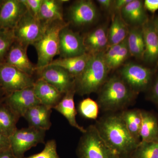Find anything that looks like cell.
I'll return each mask as SVG.
<instances>
[{
  "mask_svg": "<svg viewBox=\"0 0 158 158\" xmlns=\"http://www.w3.org/2000/svg\"><path fill=\"white\" fill-rule=\"evenodd\" d=\"M94 125L118 158H131L140 143L130 134L119 112L106 113Z\"/></svg>",
  "mask_w": 158,
  "mask_h": 158,
  "instance_id": "obj_1",
  "label": "cell"
},
{
  "mask_svg": "<svg viewBox=\"0 0 158 158\" xmlns=\"http://www.w3.org/2000/svg\"><path fill=\"white\" fill-rule=\"evenodd\" d=\"M98 92L97 102L106 113H118L127 109L138 95L117 76L108 78Z\"/></svg>",
  "mask_w": 158,
  "mask_h": 158,
  "instance_id": "obj_2",
  "label": "cell"
},
{
  "mask_svg": "<svg viewBox=\"0 0 158 158\" xmlns=\"http://www.w3.org/2000/svg\"><path fill=\"white\" fill-rule=\"evenodd\" d=\"M104 52L91 55L83 72L75 79L76 93L85 95L98 92L108 79L110 69Z\"/></svg>",
  "mask_w": 158,
  "mask_h": 158,
  "instance_id": "obj_3",
  "label": "cell"
},
{
  "mask_svg": "<svg viewBox=\"0 0 158 158\" xmlns=\"http://www.w3.org/2000/svg\"><path fill=\"white\" fill-rule=\"evenodd\" d=\"M44 24V31L41 37L33 44L37 54V70L49 65L54 57L59 55L60 33L68 26L64 21Z\"/></svg>",
  "mask_w": 158,
  "mask_h": 158,
  "instance_id": "obj_4",
  "label": "cell"
},
{
  "mask_svg": "<svg viewBox=\"0 0 158 158\" xmlns=\"http://www.w3.org/2000/svg\"><path fill=\"white\" fill-rule=\"evenodd\" d=\"M86 130L77 147L78 158H118L102 138L94 124Z\"/></svg>",
  "mask_w": 158,
  "mask_h": 158,
  "instance_id": "obj_5",
  "label": "cell"
},
{
  "mask_svg": "<svg viewBox=\"0 0 158 158\" xmlns=\"http://www.w3.org/2000/svg\"><path fill=\"white\" fill-rule=\"evenodd\" d=\"M45 130L29 127L17 129L10 137V148L17 158H23L26 152L44 142Z\"/></svg>",
  "mask_w": 158,
  "mask_h": 158,
  "instance_id": "obj_6",
  "label": "cell"
},
{
  "mask_svg": "<svg viewBox=\"0 0 158 158\" xmlns=\"http://www.w3.org/2000/svg\"><path fill=\"white\" fill-rule=\"evenodd\" d=\"M119 77L137 95L148 90L154 77L152 69L132 62L121 69Z\"/></svg>",
  "mask_w": 158,
  "mask_h": 158,
  "instance_id": "obj_7",
  "label": "cell"
},
{
  "mask_svg": "<svg viewBox=\"0 0 158 158\" xmlns=\"http://www.w3.org/2000/svg\"><path fill=\"white\" fill-rule=\"evenodd\" d=\"M45 25L27 10L13 29L15 40L22 45L28 47L41 37Z\"/></svg>",
  "mask_w": 158,
  "mask_h": 158,
  "instance_id": "obj_8",
  "label": "cell"
},
{
  "mask_svg": "<svg viewBox=\"0 0 158 158\" xmlns=\"http://www.w3.org/2000/svg\"><path fill=\"white\" fill-rule=\"evenodd\" d=\"M35 81L32 76L6 63L0 64V85L7 95L32 87Z\"/></svg>",
  "mask_w": 158,
  "mask_h": 158,
  "instance_id": "obj_9",
  "label": "cell"
},
{
  "mask_svg": "<svg viewBox=\"0 0 158 158\" xmlns=\"http://www.w3.org/2000/svg\"><path fill=\"white\" fill-rule=\"evenodd\" d=\"M37 72L39 78L50 84L62 94L75 89L74 78L64 69L49 65Z\"/></svg>",
  "mask_w": 158,
  "mask_h": 158,
  "instance_id": "obj_10",
  "label": "cell"
},
{
  "mask_svg": "<svg viewBox=\"0 0 158 158\" xmlns=\"http://www.w3.org/2000/svg\"><path fill=\"white\" fill-rule=\"evenodd\" d=\"M33 86L9 94L4 100L19 118L23 117L31 108L41 104L34 93Z\"/></svg>",
  "mask_w": 158,
  "mask_h": 158,
  "instance_id": "obj_11",
  "label": "cell"
},
{
  "mask_svg": "<svg viewBox=\"0 0 158 158\" xmlns=\"http://www.w3.org/2000/svg\"><path fill=\"white\" fill-rule=\"evenodd\" d=\"M69 17L74 25L82 27L94 23L98 17L96 6L90 0L77 1L69 10Z\"/></svg>",
  "mask_w": 158,
  "mask_h": 158,
  "instance_id": "obj_12",
  "label": "cell"
},
{
  "mask_svg": "<svg viewBox=\"0 0 158 158\" xmlns=\"http://www.w3.org/2000/svg\"><path fill=\"white\" fill-rule=\"evenodd\" d=\"M27 10L22 0H1L0 29L13 30Z\"/></svg>",
  "mask_w": 158,
  "mask_h": 158,
  "instance_id": "obj_13",
  "label": "cell"
},
{
  "mask_svg": "<svg viewBox=\"0 0 158 158\" xmlns=\"http://www.w3.org/2000/svg\"><path fill=\"white\" fill-rule=\"evenodd\" d=\"M86 52L83 37L65 27L60 34L59 55L61 58L81 56Z\"/></svg>",
  "mask_w": 158,
  "mask_h": 158,
  "instance_id": "obj_14",
  "label": "cell"
},
{
  "mask_svg": "<svg viewBox=\"0 0 158 158\" xmlns=\"http://www.w3.org/2000/svg\"><path fill=\"white\" fill-rule=\"evenodd\" d=\"M27 50V48L15 40L9 50L5 63L32 76L34 72L37 71V67L29 60Z\"/></svg>",
  "mask_w": 158,
  "mask_h": 158,
  "instance_id": "obj_15",
  "label": "cell"
},
{
  "mask_svg": "<svg viewBox=\"0 0 158 158\" xmlns=\"http://www.w3.org/2000/svg\"><path fill=\"white\" fill-rule=\"evenodd\" d=\"M84 39L87 53L94 55L103 52L108 48V29L106 25L96 28L88 33Z\"/></svg>",
  "mask_w": 158,
  "mask_h": 158,
  "instance_id": "obj_16",
  "label": "cell"
},
{
  "mask_svg": "<svg viewBox=\"0 0 158 158\" xmlns=\"http://www.w3.org/2000/svg\"><path fill=\"white\" fill-rule=\"evenodd\" d=\"M33 87L40 103L51 109H54L64 95L53 86L39 78L34 82Z\"/></svg>",
  "mask_w": 158,
  "mask_h": 158,
  "instance_id": "obj_17",
  "label": "cell"
},
{
  "mask_svg": "<svg viewBox=\"0 0 158 158\" xmlns=\"http://www.w3.org/2000/svg\"><path fill=\"white\" fill-rule=\"evenodd\" d=\"M120 14L128 26L142 27L149 20L144 2L140 0H132L122 9Z\"/></svg>",
  "mask_w": 158,
  "mask_h": 158,
  "instance_id": "obj_18",
  "label": "cell"
},
{
  "mask_svg": "<svg viewBox=\"0 0 158 158\" xmlns=\"http://www.w3.org/2000/svg\"><path fill=\"white\" fill-rule=\"evenodd\" d=\"M144 34L145 51L143 60L149 64L158 62V35L152 20L148 21L142 26Z\"/></svg>",
  "mask_w": 158,
  "mask_h": 158,
  "instance_id": "obj_19",
  "label": "cell"
},
{
  "mask_svg": "<svg viewBox=\"0 0 158 158\" xmlns=\"http://www.w3.org/2000/svg\"><path fill=\"white\" fill-rule=\"evenodd\" d=\"M52 110L40 104L28 110L23 117L27 121L29 127L47 131L50 129L52 125Z\"/></svg>",
  "mask_w": 158,
  "mask_h": 158,
  "instance_id": "obj_20",
  "label": "cell"
},
{
  "mask_svg": "<svg viewBox=\"0 0 158 158\" xmlns=\"http://www.w3.org/2000/svg\"><path fill=\"white\" fill-rule=\"evenodd\" d=\"M75 94H76L75 89L65 94L62 99L54 109L64 116L71 126L84 133L86 131V128L80 126L76 120L77 112L74 100Z\"/></svg>",
  "mask_w": 158,
  "mask_h": 158,
  "instance_id": "obj_21",
  "label": "cell"
},
{
  "mask_svg": "<svg viewBox=\"0 0 158 158\" xmlns=\"http://www.w3.org/2000/svg\"><path fill=\"white\" fill-rule=\"evenodd\" d=\"M141 141L158 143V115L153 111L141 110Z\"/></svg>",
  "mask_w": 158,
  "mask_h": 158,
  "instance_id": "obj_22",
  "label": "cell"
},
{
  "mask_svg": "<svg viewBox=\"0 0 158 158\" xmlns=\"http://www.w3.org/2000/svg\"><path fill=\"white\" fill-rule=\"evenodd\" d=\"M91 56L87 53L78 56L59 58L53 60L49 65L64 69L75 79L84 70Z\"/></svg>",
  "mask_w": 158,
  "mask_h": 158,
  "instance_id": "obj_23",
  "label": "cell"
},
{
  "mask_svg": "<svg viewBox=\"0 0 158 158\" xmlns=\"http://www.w3.org/2000/svg\"><path fill=\"white\" fill-rule=\"evenodd\" d=\"M68 1L43 0L39 19L43 24L57 21H64L62 5Z\"/></svg>",
  "mask_w": 158,
  "mask_h": 158,
  "instance_id": "obj_24",
  "label": "cell"
},
{
  "mask_svg": "<svg viewBox=\"0 0 158 158\" xmlns=\"http://www.w3.org/2000/svg\"><path fill=\"white\" fill-rule=\"evenodd\" d=\"M128 32V25L123 19L120 12L114 13L108 29V47L123 42L127 37Z\"/></svg>",
  "mask_w": 158,
  "mask_h": 158,
  "instance_id": "obj_25",
  "label": "cell"
},
{
  "mask_svg": "<svg viewBox=\"0 0 158 158\" xmlns=\"http://www.w3.org/2000/svg\"><path fill=\"white\" fill-rule=\"evenodd\" d=\"M127 42L131 56L143 60L145 44L142 27H132L129 28Z\"/></svg>",
  "mask_w": 158,
  "mask_h": 158,
  "instance_id": "obj_26",
  "label": "cell"
},
{
  "mask_svg": "<svg viewBox=\"0 0 158 158\" xmlns=\"http://www.w3.org/2000/svg\"><path fill=\"white\" fill-rule=\"evenodd\" d=\"M19 118L4 100L0 103V132L9 138L17 129Z\"/></svg>",
  "mask_w": 158,
  "mask_h": 158,
  "instance_id": "obj_27",
  "label": "cell"
},
{
  "mask_svg": "<svg viewBox=\"0 0 158 158\" xmlns=\"http://www.w3.org/2000/svg\"><path fill=\"white\" fill-rule=\"evenodd\" d=\"M119 113L131 135L136 141L141 142L140 133L142 122L141 110L126 109Z\"/></svg>",
  "mask_w": 158,
  "mask_h": 158,
  "instance_id": "obj_28",
  "label": "cell"
},
{
  "mask_svg": "<svg viewBox=\"0 0 158 158\" xmlns=\"http://www.w3.org/2000/svg\"><path fill=\"white\" fill-rule=\"evenodd\" d=\"M131 158H158V143L141 141Z\"/></svg>",
  "mask_w": 158,
  "mask_h": 158,
  "instance_id": "obj_29",
  "label": "cell"
},
{
  "mask_svg": "<svg viewBox=\"0 0 158 158\" xmlns=\"http://www.w3.org/2000/svg\"><path fill=\"white\" fill-rule=\"evenodd\" d=\"M99 110L97 102L89 98L82 100L78 106V111L80 115L87 119H96Z\"/></svg>",
  "mask_w": 158,
  "mask_h": 158,
  "instance_id": "obj_30",
  "label": "cell"
},
{
  "mask_svg": "<svg viewBox=\"0 0 158 158\" xmlns=\"http://www.w3.org/2000/svg\"><path fill=\"white\" fill-rule=\"evenodd\" d=\"M15 40L13 30L0 29V64L6 62L9 50Z\"/></svg>",
  "mask_w": 158,
  "mask_h": 158,
  "instance_id": "obj_31",
  "label": "cell"
},
{
  "mask_svg": "<svg viewBox=\"0 0 158 158\" xmlns=\"http://www.w3.org/2000/svg\"><path fill=\"white\" fill-rule=\"evenodd\" d=\"M23 158H60L57 149V143L54 139L48 141L46 143L44 148L38 153Z\"/></svg>",
  "mask_w": 158,
  "mask_h": 158,
  "instance_id": "obj_32",
  "label": "cell"
},
{
  "mask_svg": "<svg viewBox=\"0 0 158 158\" xmlns=\"http://www.w3.org/2000/svg\"><path fill=\"white\" fill-rule=\"evenodd\" d=\"M131 56L128 47L127 37L123 41L122 45L116 59L113 62L110 70L115 69L120 66L127 60L128 57Z\"/></svg>",
  "mask_w": 158,
  "mask_h": 158,
  "instance_id": "obj_33",
  "label": "cell"
},
{
  "mask_svg": "<svg viewBox=\"0 0 158 158\" xmlns=\"http://www.w3.org/2000/svg\"><path fill=\"white\" fill-rule=\"evenodd\" d=\"M146 93V99L153 103L158 109V74L154 77L152 83Z\"/></svg>",
  "mask_w": 158,
  "mask_h": 158,
  "instance_id": "obj_34",
  "label": "cell"
},
{
  "mask_svg": "<svg viewBox=\"0 0 158 158\" xmlns=\"http://www.w3.org/2000/svg\"><path fill=\"white\" fill-rule=\"evenodd\" d=\"M27 9L36 18L39 19L43 0H22Z\"/></svg>",
  "mask_w": 158,
  "mask_h": 158,
  "instance_id": "obj_35",
  "label": "cell"
},
{
  "mask_svg": "<svg viewBox=\"0 0 158 158\" xmlns=\"http://www.w3.org/2000/svg\"><path fill=\"white\" fill-rule=\"evenodd\" d=\"M131 1L132 0H115L113 2L112 10L115 13L120 12L122 9Z\"/></svg>",
  "mask_w": 158,
  "mask_h": 158,
  "instance_id": "obj_36",
  "label": "cell"
},
{
  "mask_svg": "<svg viewBox=\"0 0 158 158\" xmlns=\"http://www.w3.org/2000/svg\"><path fill=\"white\" fill-rule=\"evenodd\" d=\"M146 10L154 13L158 9V0H145L144 2Z\"/></svg>",
  "mask_w": 158,
  "mask_h": 158,
  "instance_id": "obj_37",
  "label": "cell"
},
{
  "mask_svg": "<svg viewBox=\"0 0 158 158\" xmlns=\"http://www.w3.org/2000/svg\"><path fill=\"white\" fill-rule=\"evenodd\" d=\"M10 148L9 138L0 132V152Z\"/></svg>",
  "mask_w": 158,
  "mask_h": 158,
  "instance_id": "obj_38",
  "label": "cell"
},
{
  "mask_svg": "<svg viewBox=\"0 0 158 158\" xmlns=\"http://www.w3.org/2000/svg\"><path fill=\"white\" fill-rule=\"evenodd\" d=\"M97 2L99 3L102 9H103L105 11H112L114 1H112V0H98Z\"/></svg>",
  "mask_w": 158,
  "mask_h": 158,
  "instance_id": "obj_39",
  "label": "cell"
},
{
  "mask_svg": "<svg viewBox=\"0 0 158 158\" xmlns=\"http://www.w3.org/2000/svg\"><path fill=\"white\" fill-rule=\"evenodd\" d=\"M0 158H17L13 154L11 148L0 152Z\"/></svg>",
  "mask_w": 158,
  "mask_h": 158,
  "instance_id": "obj_40",
  "label": "cell"
},
{
  "mask_svg": "<svg viewBox=\"0 0 158 158\" xmlns=\"http://www.w3.org/2000/svg\"><path fill=\"white\" fill-rule=\"evenodd\" d=\"M7 95V94L0 85V103L4 101Z\"/></svg>",
  "mask_w": 158,
  "mask_h": 158,
  "instance_id": "obj_41",
  "label": "cell"
},
{
  "mask_svg": "<svg viewBox=\"0 0 158 158\" xmlns=\"http://www.w3.org/2000/svg\"><path fill=\"white\" fill-rule=\"evenodd\" d=\"M152 20L153 24L156 32L157 34L158 35V16L154 18Z\"/></svg>",
  "mask_w": 158,
  "mask_h": 158,
  "instance_id": "obj_42",
  "label": "cell"
},
{
  "mask_svg": "<svg viewBox=\"0 0 158 158\" xmlns=\"http://www.w3.org/2000/svg\"><path fill=\"white\" fill-rule=\"evenodd\" d=\"M156 65H157V66H158V63H157Z\"/></svg>",
  "mask_w": 158,
  "mask_h": 158,
  "instance_id": "obj_43",
  "label": "cell"
},
{
  "mask_svg": "<svg viewBox=\"0 0 158 158\" xmlns=\"http://www.w3.org/2000/svg\"><path fill=\"white\" fill-rule=\"evenodd\" d=\"M1 0H0V5H1Z\"/></svg>",
  "mask_w": 158,
  "mask_h": 158,
  "instance_id": "obj_44",
  "label": "cell"
}]
</instances>
